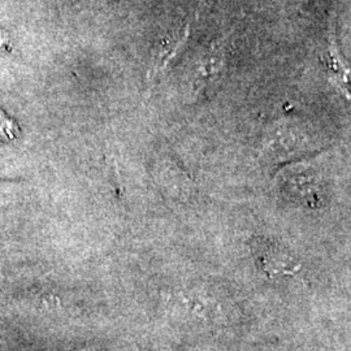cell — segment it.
<instances>
[{
	"mask_svg": "<svg viewBox=\"0 0 351 351\" xmlns=\"http://www.w3.org/2000/svg\"><path fill=\"white\" fill-rule=\"evenodd\" d=\"M1 36H3V34H1V32H0V47L3 46V42H4V40H3V37H1Z\"/></svg>",
	"mask_w": 351,
	"mask_h": 351,
	"instance_id": "3",
	"label": "cell"
},
{
	"mask_svg": "<svg viewBox=\"0 0 351 351\" xmlns=\"http://www.w3.org/2000/svg\"><path fill=\"white\" fill-rule=\"evenodd\" d=\"M250 247L255 263L268 278L294 276L302 269L301 261L275 239H251Z\"/></svg>",
	"mask_w": 351,
	"mask_h": 351,
	"instance_id": "1",
	"label": "cell"
},
{
	"mask_svg": "<svg viewBox=\"0 0 351 351\" xmlns=\"http://www.w3.org/2000/svg\"><path fill=\"white\" fill-rule=\"evenodd\" d=\"M13 126L12 123L10 120H7L1 112H0V137L1 138H13Z\"/></svg>",
	"mask_w": 351,
	"mask_h": 351,
	"instance_id": "2",
	"label": "cell"
}]
</instances>
